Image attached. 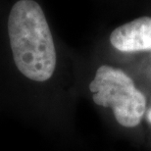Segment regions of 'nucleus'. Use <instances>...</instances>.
<instances>
[{
    "label": "nucleus",
    "mask_w": 151,
    "mask_h": 151,
    "mask_svg": "<svg viewBox=\"0 0 151 151\" xmlns=\"http://www.w3.org/2000/svg\"><path fill=\"white\" fill-rule=\"evenodd\" d=\"M0 34L16 73L35 83L52 78L58 63L57 48L39 0H7Z\"/></svg>",
    "instance_id": "1"
},
{
    "label": "nucleus",
    "mask_w": 151,
    "mask_h": 151,
    "mask_svg": "<svg viewBox=\"0 0 151 151\" xmlns=\"http://www.w3.org/2000/svg\"><path fill=\"white\" fill-rule=\"evenodd\" d=\"M6 2H7V0H0V21H1L2 14H3V11H4Z\"/></svg>",
    "instance_id": "4"
},
{
    "label": "nucleus",
    "mask_w": 151,
    "mask_h": 151,
    "mask_svg": "<svg viewBox=\"0 0 151 151\" xmlns=\"http://www.w3.org/2000/svg\"><path fill=\"white\" fill-rule=\"evenodd\" d=\"M110 42L121 52L151 50V17H140L118 27L111 32Z\"/></svg>",
    "instance_id": "3"
},
{
    "label": "nucleus",
    "mask_w": 151,
    "mask_h": 151,
    "mask_svg": "<svg viewBox=\"0 0 151 151\" xmlns=\"http://www.w3.org/2000/svg\"><path fill=\"white\" fill-rule=\"evenodd\" d=\"M147 119H148L149 123H151V109H149L148 112H147Z\"/></svg>",
    "instance_id": "5"
},
{
    "label": "nucleus",
    "mask_w": 151,
    "mask_h": 151,
    "mask_svg": "<svg viewBox=\"0 0 151 151\" xmlns=\"http://www.w3.org/2000/svg\"><path fill=\"white\" fill-rule=\"evenodd\" d=\"M88 88L94 103L111 108L121 126L134 128L139 125L146 111V98L123 70L108 65L100 66Z\"/></svg>",
    "instance_id": "2"
}]
</instances>
